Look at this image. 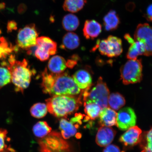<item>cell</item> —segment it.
<instances>
[{"label":"cell","instance_id":"f546056e","mask_svg":"<svg viewBox=\"0 0 152 152\" xmlns=\"http://www.w3.org/2000/svg\"><path fill=\"white\" fill-rule=\"evenodd\" d=\"M11 75L8 68L0 66V89L11 82Z\"/></svg>","mask_w":152,"mask_h":152},{"label":"cell","instance_id":"603a6c76","mask_svg":"<svg viewBox=\"0 0 152 152\" xmlns=\"http://www.w3.org/2000/svg\"><path fill=\"white\" fill-rule=\"evenodd\" d=\"M84 106L86 120H94L99 117L101 109L98 104L92 102H84Z\"/></svg>","mask_w":152,"mask_h":152},{"label":"cell","instance_id":"7a4b0ae2","mask_svg":"<svg viewBox=\"0 0 152 152\" xmlns=\"http://www.w3.org/2000/svg\"><path fill=\"white\" fill-rule=\"evenodd\" d=\"M57 96L46 100L48 111L57 117H65L79 109L82 103V93L79 96Z\"/></svg>","mask_w":152,"mask_h":152},{"label":"cell","instance_id":"74e56055","mask_svg":"<svg viewBox=\"0 0 152 152\" xmlns=\"http://www.w3.org/2000/svg\"><path fill=\"white\" fill-rule=\"evenodd\" d=\"M26 7L25 5L23 4H21L18 8V12L20 14H22L26 11Z\"/></svg>","mask_w":152,"mask_h":152},{"label":"cell","instance_id":"83f0119b","mask_svg":"<svg viewBox=\"0 0 152 152\" xmlns=\"http://www.w3.org/2000/svg\"><path fill=\"white\" fill-rule=\"evenodd\" d=\"M47 111L46 104L41 103L34 104L30 110L31 115L37 118H41L44 117L46 115Z\"/></svg>","mask_w":152,"mask_h":152},{"label":"cell","instance_id":"d4e9b609","mask_svg":"<svg viewBox=\"0 0 152 152\" xmlns=\"http://www.w3.org/2000/svg\"><path fill=\"white\" fill-rule=\"evenodd\" d=\"M86 3V0H65L63 7L66 11L76 13L83 9Z\"/></svg>","mask_w":152,"mask_h":152},{"label":"cell","instance_id":"5b68a950","mask_svg":"<svg viewBox=\"0 0 152 152\" xmlns=\"http://www.w3.org/2000/svg\"><path fill=\"white\" fill-rule=\"evenodd\" d=\"M141 59L129 60L121 68V77L124 84L140 83L142 77Z\"/></svg>","mask_w":152,"mask_h":152},{"label":"cell","instance_id":"8d00e7d4","mask_svg":"<svg viewBox=\"0 0 152 152\" xmlns=\"http://www.w3.org/2000/svg\"><path fill=\"white\" fill-rule=\"evenodd\" d=\"M124 38L130 44L134 42L135 41L133 39L132 37L128 34H125L124 36Z\"/></svg>","mask_w":152,"mask_h":152},{"label":"cell","instance_id":"e575fe53","mask_svg":"<svg viewBox=\"0 0 152 152\" xmlns=\"http://www.w3.org/2000/svg\"><path fill=\"white\" fill-rule=\"evenodd\" d=\"M144 16L149 21L152 22V4L148 6Z\"/></svg>","mask_w":152,"mask_h":152},{"label":"cell","instance_id":"d6986e66","mask_svg":"<svg viewBox=\"0 0 152 152\" xmlns=\"http://www.w3.org/2000/svg\"><path fill=\"white\" fill-rule=\"evenodd\" d=\"M37 45L44 51L48 53L50 56L56 54L57 51V43L49 37H38Z\"/></svg>","mask_w":152,"mask_h":152},{"label":"cell","instance_id":"ffe728a7","mask_svg":"<svg viewBox=\"0 0 152 152\" xmlns=\"http://www.w3.org/2000/svg\"><path fill=\"white\" fill-rule=\"evenodd\" d=\"M130 45L126 55L128 59L135 60L137 59L139 56L144 55L145 48L144 43L141 41H136Z\"/></svg>","mask_w":152,"mask_h":152},{"label":"cell","instance_id":"8992f818","mask_svg":"<svg viewBox=\"0 0 152 152\" xmlns=\"http://www.w3.org/2000/svg\"><path fill=\"white\" fill-rule=\"evenodd\" d=\"M60 134L49 133L39 140L41 152H69V146Z\"/></svg>","mask_w":152,"mask_h":152},{"label":"cell","instance_id":"30bf717a","mask_svg":"<svg viewBox=\"0 0 152 152\" xmlns=\"http://www.w3.org/2000/svg\"><path fill=\"white\" fill-rule=\"evenodd\" d=\"M81 123L80 118L76 115L70 121L64 119L61 120L60 129L63 138L64 139H67L75 135L77 132V129Z\"/></svg>","mask_w":152,"mask_h":152},{"label":"cell","instance_id":"8fae6325","mask_svg":"<svg viewBox=\"0 0 152 152\" xmlns=\"http://www.w3.org/2000/svg\"><path fill=\"white\" fill-rule=\"evenodd\" d=\"M142 134L141 129L137 126H134L121 136L119 141L125 147H132L140 143Z\"/></svg>","mask_w":152,"mask_h":152},{"label":"cell","instance_id":"9c48e42d","mask_svg":"<svg viewBox=\"0 0 152 152\" xmlns=\"http://www.w3.org/2000/svg\"><path fill=\"white\" fill-rule=\"evenodd\" d=\"M136 119L135 113L132 108H123L117 114L116 125L120 130L126 131L135 125Z\"/></svg>","mask_w":152,"mask_h":152},{"label":"cell","instance_id":"44dd1931","mask_svg":"<svg viewBox=\"0 0 152 152\" xmlns=\"http://www.w3.org/2000/svg\"><path fill=\"white\" fill-rule=\"evenodd\" d=\"M106 39L113 57L119 56L123 52L122 43L121 39L115 36L110 35Z\"/></svg>","mask_w":152,"mask_h":152},{"label":"cell","instance_id":"7402d4cb","mask_svg":"<svg viewBox=\"0 0 152 152\" xmlns=\"http://www.w3.org/2000/svg\"><path fill=\"white\" fill-rule=\"evenodd\" d=\"M79 20L76 15L69 14L64 17L62 21L63 27L66 31H75L79 26Z\"/></svg>","mask_w":152,"mask_h":152},{"label":"cell","instance_id":"e0dca14e","mask_svg":"<svg viewBox=\"0 0 152 152\" xmlns=\"http://www.w3.org/2000/svg\"><path fill=\"white\" fill-rule=\"evenodd\" d=\"M104 25L106 31H112L118 27L120 20L118 15L114 10L109 11L104 17Z\"/></svg>","mask_w":152,"mask_h":152},{"label":"cell","instance_id":"ac0fdd59","mask_svg":"<svg viewBox=\"0 0 152 152\" xmlns=\"http://www.w3.org/2000/svg\"><path fill=\"white\" fill-rule=\"evenodd\" d=\"M80 43L79 38L77 34L69 32L63 38L61 48L68 50H73L77 48Z\"/></svg>","mask_w":152,"mask_h":152},{"label":"cell","instance_id":"5bb4252c","mask_svg":"<svg viewBox=\"0 0 152 152\" xmlns=\"http://www.w3.org/2000/svg\"><path fill=\"white\" fill-rule=\"evenodd\" d=\"M117 113L109 107L101 110L99 116V124L101 126L111 127L116 125Z\"/></svg>","mask_w":152,"mask_h":152},{"label":"cell","instance_id":"2e32d148","mask_svg":"<svg viewBox=\"0 0 152 152\" xmlns=\"http://www.w3.org/2000/svg\"><path fill=\"white\" fill-rule=\"evenodd\" d=\"M67 67L65 59L62 57L56 56L52 57L48 63L49 71L53 74H60L65 71Z\"/></svg>","mask_w":152,"mask_h":152},{"label":"cell","instance_id":"277c9868","mask_svg":"<svg viewBox=\"0 0 152 152\" xmlns=\"http://www.w3.org/2000/svg\"><path fill=\"white\" fill-rule=\"evenodd\" d=\"M110 94L107 85L101 77L99 78L94 86L92 85L90 88L82 92L83 102H94L98 104L101 110L108 107Z\"/></svg>","mask_w":152,"mask_h":152},{"label":"cell","instance_id":"d590c367","mask_svg":"<svg viewBox=\"0 0 152 152\" xmlns=\"http://www.w3.org/2000/svg\"><path fill=\"white\" fill-rule=\"evenodd\" d=\"M7 31L9 32L12 31L13 30H16L17 28V24L14 20L10 21L7 24Z\"/></svg>","mask_w":152,"mask_h":152},{"label":"cell","instance_id":"3957f363","mask_svg":"<svg viewBox=\"0 0 152 152\" xmlns=\"http://www.w3.org/2000/svg\"><path fill=\"white\" fill-rule=\"evenodd\" d=\"M9 64L7 66L11 75V81L16 87L17 92L23 93L27 88L34 73L30 69L28 61L26 59L22 61H16L15 57H10Z\"/></svg>","mask_w":152,"mask_h":152},{"label":"cell","instance_id":"1f68e13d","mask_svg":"<svg viewBox=\"0 0 152 152\" xmlns=\"http://www.w3.org/2000/svg\"><path fill=\"white\" fill-rule=\"evenodd\" d=\"M34 53L38 59L41 61H45L48 60L50 56L48 53L44 51L37 46Z\"/></svg>","mask_w":152,"mask_h":152},{"label":"cell","instance_id":"f1b7e54d","mask_svg":"<svg viewBox=\"0 0 152 152\" xmlns=\"http://www.w3.org/2000/svg\"><path fill=\"white\" fill-rule=\"evenodd\" d=\"M98 49L100 54L107 56L109 58H113L111 51L110 50L109 45L106 39H99L96 42V45L92 49V51L94 52Z\"/></svg>","mask_w":152,"mask_h":152},{"label":"cell","instance_id":"cb8c5ba5","mask_svg":"<svg viewBox=\"0 0 152 152\" xmlns=\"http://www.w3.org/2000/svg\"><path fill=\"white\" fill-rule=\"evenodd\" d=\"M125 104L124 97L119 93H114L110 95L108 100V107L115 111H118Z\"/></svg>","mask_w":152,"mask_h":152},{"label":"cell","instance_id":"52a82bcc","mask_svg":"<svg viewBox=\"0 0 152 152\" xmlns=\"http://www.w3.org/2000/svg\"><path fill=\"white\" fill-rule=\"evenodd\" d=\"M39 33L35 24H30L20 28L17 36V45L20 48L27 50L37 45Z\"/></svg>","mask_w":152,"mask_h":152},{"label":"cell","instance_id":"4fadbf2b","mask_svg":"<svg viewBox=\"0 0 152 152\" xmlns=\"http://www.w3.org/2000/svg\"><path fill=\"white\" fill-rule=\"evenodd\" d=\"M72 77L76 84L82 90L90 88L92 85V76L87 70H78L74 74Z\"/></svg>","mask_w":152,"mask_h":152},{"label":"cell","instance_id":"d6a6232c","mask_svg":"<svg viewBox=\"0 0 152 152\" xmlns=\"http://www.w3.org/2000/svg\"><path fill=\"white\" fill-rule=\"evenodd\" d=\"M7 132L5 129H0V152L4 151L7 148L5 141Z\"/></svg>","mask_w":152,"mask_h":152},{"label":"cell","instance_id":"9a60e30c","mask_svg":"<svg viewBox=\"0 0 152 152\" xmlns=\"http://www.w3.org/2000/svg\"><path fill=\"white\" fill-rule=\"evenodd\" d=\"M102 26L94 20L86 21L83 29V35L87 39H94L101 33Z\"/></svg>","mask_w":152,"mask_h":152},{"label":"cell","instance_id":"4316f807","mask_svg":"<svg viewBox=\"0 0 152 152\" xmlns=\"http://www.w3.org/2000/svg\"><path fill=\"white\" fill-rule=\"evenodd\" d=\"M52 131V128L46 121L38 122L34 125L33 132L35 135L38 137L43 138L49 134Z\"/></svg>","mask_w":152,"mask_h":152},{"label":"cell","instance_id":"484cf974","mask_svg":"<svg viewBox=\"0 0 152 152\" xmlns=\"http://www.w3.org/2000/svg\"><path fill=\"white\" fill-rule=\"evenodd\" d=\"M139 144L141 152H152V128L142 133Z\"/></svg>","mask_w":152,"mask_h":152},{"label":"cell","instance_id":"836d02e7","mask_svg":"<svg viewBox=\"0 0 152 152\" xmlns=\"http://www.w3.org/2000/svg\"><path fill=\"white\" fill-rule=\"evenodd\" d=\"M102 152H121L118 146L114 144H109L106 146Z\"/></svg>","mask_w":152,"mask_h":152},{"label":"cell","instance_id":"ba28073f","mask_svg":"<svg viewBox=\"0 0 152 152\" xmlns=\"http://www.w3.org/2000/svg\"><path fill=\"white\" fill-rule=\"evenodd\" d=\"M136 41H141L145 45L144 56H152V27L148 23L138 25L134 34Z\"/></svg>","mask_w":152,"mask_h":152},{"label":"cell","instance_id":"6da1fadb","mask_svg":"<svg viewBox=\"0 0 152 152\" xmlns=\"http://www.w3.org/2000/svg\"><path fill=\"white\" fill-rule=\"evenodd\" d=\"M42 77L41 87L45 94L52 96H75L81 92V89L67 72L53 74L45 68L42 74Z\"/></svg>","mask_w":152,"mask_h":152},{"label":"cell","instance_id":"7c38bea8","mask_svg":"<svg viewBox=\"0 0 152 152\" xmlns=\"http://www.w3.org/2000/svg\"><path fill=\"white\" fill-rule=\"evenodd\" d=\"M116 134L114 129L110 127L101 126L96 136V142L101 147H105L113 142Z\"/></svg>","mask_w":152,"mask_h":152},{"label":"cell","instance_id":"4dcf8cb0","mask_svg":"<svg viewBox=\"0 0 152 152\" xmlns=\"http://www.w3.org/2000/svg\"><path fill=\"white\" fill-rule=\"evenodd\" d=\"M9 45L4 38L1 37L0 43V58H5L12 52V47H9Z\"/></svg>","mask_w":152,"mask_h":152}]
</instances>
